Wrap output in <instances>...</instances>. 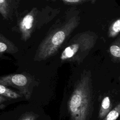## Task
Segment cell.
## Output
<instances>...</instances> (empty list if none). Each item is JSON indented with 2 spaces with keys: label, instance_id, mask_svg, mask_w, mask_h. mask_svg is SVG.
Wrapping results in <instances>:
<instances>
[{
  "label": "cell",
  "instance_id": "obj_13",
  "mask_svg": "<svg viewBox=\"0 0 120 120\" xmlns=\"http://www.w3.org/2000/svg\"><path fill=\"white\" fill-rule=\"evenodd\" d=\"M63 2L68 4H78L87 1H90V0H60Z\"/></svg>",
  "mask_w": 120,
  "mask_h": 120
},
{
  "label": "cell",
  "instance_id": "obj_1",
  "mask_svg": "<svg viewBox=\"0 0 120 120\" xmlns=\"http://www.w3.org/2000/svg\"><path fill=\"white\" fill-rule=\"evenodd\" d=\"M90 71L84 70L77 81L68 103L71 120H90L93 110Z\"/></svg>",
  "mask_w": 120,
  "mask_h": 120
},
{
  "label": "cell",
  "instance_id": "obj_8",
  "mask_svg": "<svg viewBox=\"0 0 120 120\" xmlns=\"http://www.w3.org/2000/svg\"><path fill=\"white\" fill-rule=\"evenodd\" d=\"M112 109V104L110 97L105 96L101 103L98 113L99 119L102 120Z\"/></svg>",
  "mask_w": 120,
  "mask_h": 120
},
{
  "label": "cell",
  "instance_id": "obj_15",
  "mask_svg": "<svg viewBox=\"0 0 120 120\" xmlns=\"http://www.w3.org/2000/svg\"><path fill=\"white\" fill-rule=\"evenodd\" d=\"M96 0H90V1L91 3L94 4V3H95L96 2Z\"/></svg>",
  "mask_w": 120,
  "mask_h": 120
},
{
  "label": "cell",
  "instance_id": "obj_4",
  "mask_svg": "<svg viewBox=\"0 0 120 120\" xmlns=\"http://www.w3.org/2000/svg\"><path fill=\"white\" fill-rule=\"evenodd\" d=\"M36 11V9H32L22 18L20 22L19 28L22 38L24 41L28 40L31 35Z\"/></svg>",
  "mask_w": 120,
  "mask_h": 120
},
{
  "label": "cell",
  "instance_id": "obj_3",
  "mask_svg": "<svg viewBox=\"0 0 120 120\" xmlns=\"http://www.w3.org/2000/svg\"><path fill=\"white\" fill-rule=\"evenodd\" d=\"M98 35L88 30L75 35L69 42L60 56L62 61L82 63L94 47Z\"/></svg>",
  "mask_w": 120,
  "mask_h": 120
},
{
  "label": "cell",
  "instance_id": "obj_14",
  "mask_svg": "<svg viewBox=\"0 0 120 120\" xmlns=\"http://www.w3.org/2000/svg\"><path fill=\"white\" fill-rule=\"evenodd\" d=\"M7 99L4 98V97H3L2 96L0 95V103H2V102H3L5 101H6Z\"/></svg>",
  "mask_w": 120,
  "mask_h": 120
},
{
  "label": "cell",
  "instance_id": "obj_6",
  "mask_svg": "<svg viewBox=\"0 0 120 120\" xmlns=\"http://www.w3.org/2000/svg\"><path fill=\"white\" fill-rule=\"evenodd\" d=\"M108 52L113 62L120 63V35L110 45Z\"/></svg>",
  "mask_w": 120,
  "mask_h": 120
},
{
  "label": "cell",
  "instance_id": "obj_11",
  "mask_svg": "<svg viewBox=\"0 0 120 120\" xmlns=\"http://www.w3.org/2000/svg\"><path fill=\"white\" fill-rule=\"evenodd\" d=\"M120 115V102L117 104L102 120H116Z\"/></svg>",
  "mask_w": 120,
  "mask_h": 120
},
{
  "label": "cell",
  "instance_id": "obj_9",
  "mask_svg": "<svg viewBox=\"0 0 120 120\" xmlns=\"http://www.w3.org/2000/svg\"><path fill=\"white\" fill-rule=\"evenodd\" d=\"M120 32V17L114 20L110 25L108 30V38H112L116 37Z\"/></svg>",
  "mask_w": 120,
  "mask_h": 120
},
{
  "label": "cell",
  "instance_id": "obj_5",
  "mask_svg": "<svg viewBox=\"0 0 120 120\" xmlns=\"http://www.w3.org/2000/svg\"><path fill=\"white\" fill-rule=\"evenodd\" d=\"M27 82L26 77L22 74L11 75L0 78V84L2 85L14 84L17 86H23Z\"/></svg>",
  "mask_w": 120,
  "mask_h": 120
},
{
  "label": "cell",
  "instance_id": "obj_12",
  "mask_svg": "<svg viewBox=\"0 0 120 120\" xmlns=\"http://www.w3.org/2000/svg\"><path fill=\"white\" fill-rule=\"evenodd\" d=\"M9 6L8 0H0V13L5 18H7L9 13Z\"/></svg>",
  "mask_w": 120,
  "mask_h": 120
},
{
  "label": "cell",
  "instance_id": "obj_2",
  "mask_svg": "<svg viewBox=\"0 0 120 120\" xmlns=\"http://www.w3.org/2000/svg\"><path fill=\"white\" fill-rule=\"evenodd\" d=\"M80 19L77 15L71 16L50 32L39 45L36 58L38 60H45L55 54L78 26Z\"/></svg>",
  "mask_w": 120,
  "mask_h": 120
},
{
  "label": "cell",
  "instance_id": "obj_7",
  "mask_svg": "<svg viewBox=\"0 0 120 120\" xmlns=\"http://www.w3.org/2000/svg\"><path fill=\"white\" fill-rule=\"evenodd\" d=\"M17 51L18 49L13 43L0 33V52L14 53Z\"/></svg>",
  "mask_w": 120,
  "mask_h": 120
},
{
  "label": "cell",
  "instance_id": "obj_16",
  "mask_svg": "<svg viewBox=\"0 0 120 120\" xmlns=\"http://www.w3.org/2000/svg\"><path fill=\"white\" fill-rule=\"evenodd\" d=\"M24 120H31L30 119H25Z\"/></svg>",
  "mask_w": 120,
  "mask_h": 120
},
{
  "label": "cell",
  "instance_id": "obj_10",
  "mask_svg": "<svg viewBox=\"0 0 120 120\" xmlns=\"http://www.w3.org/2000/svg\"><path fill=\"white\" fill-rule=\"evenodd\" d=\"M0 95H2L13 99H16L20 97V96L16 92L1 84H0Z\"/></svg>",
  "mask_w": 120,
  "mask_h": 120
}]
</instances>
